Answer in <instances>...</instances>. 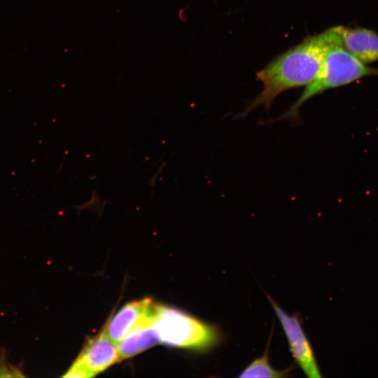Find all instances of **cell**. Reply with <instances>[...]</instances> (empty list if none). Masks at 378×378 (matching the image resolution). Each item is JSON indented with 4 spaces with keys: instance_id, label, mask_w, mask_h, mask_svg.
I'll use <instances>...</instances> for the list:
<instances>
[{
    "instance_id": "6da1fadb",
    "label": "cell",
    "mask_w": 378,
    "mask_h": 378,
    "mask_svg": "<svg viewBox=\"0 0 378 378\" xmlns=\"http://www.w3.org/2000/svg\"><path fill=\"white\" fill-rule=\"evenodd\" d=\"M338 45L335 27L306 38L279 55L256 74L262 84L260 94L237 115L243 118L258 107L270 109L278 95L290 89L306 86L317 75L328 49Z\"/></svg>"
},
{
    "instance_id": "7a4b0ae2",
    "label": "cell",
    "mask_w": 378,
    "mask_h": 378,
    "mask_svg": "<svg viewBox=\"0 0 378 378\" xmlns=\"http://www.w3.org/2000/svg\"><path fill=\"white\" fill-rule=\"evenodd\" d=\"M150 325L158 342L172 347L204 351L218 346L223 339L222 332L215 325L175 308L155 303Z\"/></svg>"
},
{
    "instance_id": "3957f363",
    "label": "cell",
    "mask_w": 378,
    "mask_h": 378,
    "mask_svg": "<svg viewBox=\"0 0 378 378\" xmlns=\"http://www.w3.org/2000/svg\"><path fill=\"white\" fill-rule=\"evenodd\" d=\"M378 69L367 65L338 45L326 52L316 77L309 83L293 105L276 120L297 122L301 106L314 97L330 89L342 87L362 78L377 76Z\"/></svg>"
},
{
    "instance_id": "277c9868",
    "label": "cell",
    "mask_w": 378,
    "mask_h": 378,
    "mask_svg": "<svg viewBox=\"0 0 378 378\" xmlns=\"http://www.w3.org/2000/svg\"><path fill=\"white\" fill-rule=\"evenodd\" d=\"M103 330L88 340L64 377H92L121 360L118 346Z\"/></svg>"
},
{
    "instance_id": "5b68a950",
    "label": "cell",
    "mask_w": 378,
    "mask_h": 378,
    "mask_svg": "<svg viewBox=\"0 0 378 378\" xmlns=\"http://www.w3.org/2000/svg\"><path fill=\"white\" fill-rule=\"evenodd\" d=\"M267 298L282 326L290 351L298 366L309 378L321 377L312 347L303 330L300 317L297 314H288L270 296L267 295Z\"/></svg>"
},
{
    "instance_id": "8992f818",
    "label": "cell",
    "mask_w": 378,
    "mask_h": 378,
    "mask_svg": "<svg viewBox=\"0 0 378 378\" xmlns=\"http://www.w3.org/2000/svg\"><path fill=\"white\" fill-rule=\"evenodd\" d=\"M335 27L339 46L365 64L378 60V34L365 28Z\"/></svg>"
},
{
    "instance_id": "52a82bcc",
    "label": "cell",
    "mask_w": 378,
    "mask_h": 378,
    "mask_svg": "<svg viewBox=\"0 0 378 378\" xmlns=\"http://www.w3.org/2000/svg\"><path fill=\"white\" fill-rule=\"evenodd\" d=\"M154 304L151 299L144 298L125 304L108 322L105 332L118 343L136 326L150 316Z\"/></svg>"
},
{
    "instance_id": "ba28073f",
    "label": "cell",
    "mask_w": 378,
    "mask_h": 378,
    "mask_svg": "<svg viewBox=\"0 0 378 378\" xmlns=\"http://www.w3.org/2000/svg\"><path fill=\"white\" fill-rule=\"evenodd\" d=\"M150 317L151 314L118 342L121 360L136 356L158 343L151 328Z\"/></svg>"
},
{
    "instance_id": "9c48e42d",
    "label": "cell",
    "mask_w": 378,
    "mask_h": 378,
    "mask_svg": "<svg viewBox=\"0 0 378 378\" xmlns=\"http://www.w3.org/2000/svg\"><path fill=\"white\" fill-rule=\"evenodd\" d=\"M269 346L262 356L253 360L239 374V377H289L292 367L283 370H276L272 367L269 361Z\"/></svg>"
}]
</instances>
